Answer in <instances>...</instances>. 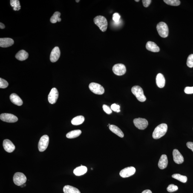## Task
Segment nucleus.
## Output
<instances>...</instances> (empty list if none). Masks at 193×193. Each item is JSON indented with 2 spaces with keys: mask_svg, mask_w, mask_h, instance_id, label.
<instances>
[{
  "mask_svg": "<svg viewBox=\"0 0 193 193\" xmlns=\"http://www.w3.org/2000/svg\"><path fill=\"white\" fill-rule=\"evenodd\" d=\"M167 124L162 123L158 125L154 129L152 134V137L154 139H158L164 136L167 130Z\"/></svg>",
  "mask_w": 193,
  "mask_h": 193,
  "instance_id": "1",
  "label": "nucleus"
},
{
  "mask_svg": "<svg viewBox=\"0 0 193 193\" xmlns=\"http://www.w3.org/2000/svg\"><path fill=\"white\" fill-rule=\"evenodd\" d=\"M94 22L103 32L106 31L108 27V21L106 18L102 16H98L94 18Z\"/></svg>",
  "mask_w": 193,
  "mask_h": 193,
  "instance_id": "2",
  "label": "nucleus"
},
{
  "mask_svg": "<svg viewBox=\"0 0 193 193\" xmlns=\"http://www.w3.org/2000/svg\"><path fill=\"white\" fill-rule=\"evenodd\" d=\"M131 91L139 101L144 102L146 101V97L141 87L138 85L134 86L132 88Z\"/></svg>",
  "mask_w": 193,
  "mask_h": 193,
  "instance_id": "3",
  "label": "nucleus"
},
{
  "mask_svg": "<svg viewBox=\"0 0 193 193\" xmlns=\"http://www.w3.org/2000/svg\"><path fill=\"white\" fill-rule=\"evenodd\" d=\"M157 31L159 35L162 38H166L168 36L169 30L167 25L166 23L160 22L157 24Z\"/></svg>",
  "mask_w": 193,
  "mask_h": 193,
  "instance_id": "4",
  "label": "nucleus"
},
{
  "mask_svg": "<svg viewBox=\"0 0 193 193\" xmlns=\"http://www.w3.org/2000/svg\"><path fill=\"white\" fill-rule=\"evenodd\" d=\"M13 180L15 185L17 186H21L26 183L27 179L26 177L23 173L17 172L14 175Z\"/></svg>",
  "mask_w": 193,
  "mask_h": 193,
  "instance_id": "5",
  "label": "nucleus"
},
{
  "mask_svg": "<svg viewBox=\"0 0 193 193\" xmlns=\"http://www.w3.org/2000/svg\"><path fill=\"white\" fill-rule=\"evenodd\" d=\"M89 87L90 90L94 94L101 95L105 92V89L100 84L92 82L90 84Z\"/></svg>",
  "mask_w": 193,
  "mask_h": 193,
  "instance_id": "6",
  "label": "nucleus"
},
{
  "mask_svg": "<svg viewBox=\"0 0 193 193\" xmlns=\"http://www.w3.org/2000/svg\"><path fill=\"white\" fill-rule=\"evenodd\" d=\"M49 137L47 135H44L41 137L38 145V148L40 152L45 151L48 146Z\"/></svg>",
  "mask_w": 193,
  "mask_h": 193,
  "instance_id": "7",
  "label": "nucleus"
},
{
  "mask_svg": "<svg viewBox=\"0 0 193 193\" xmlns=\"http://www.w3.org/2000/svg\"><path fill=\"white\" fill-rule=\"evenodd\" d=\"M133 122L135 126L139 130H145L148 125V121L145 119L137 118L134 119Z\"/></svg>",
  "mask_w": 193,
  "mask_h": 193,
  "instance_id": "8",
  "label": "nucleus"
},
{
  "mask_svg": "<svg viewBox=\"0 0 193 193\" xmlns=\"http://www.w3.org/2000/svg\"><path fill=\"white\" fill-rule=\"evenodd\" d=\"M113 72L117 76H121L125 74L126 69L123 64L119 63L115 64L112 68Z\"/></svg>",
  "mask_w": 193,
  "mask_h": 193,
  "instance_id": "9",
  "label": "nucleus"
},
{
  "mask_svg": "<svg viewBox=\"0 0 193 193\" xmlns=\"http://www.w3.org/2000/svg\"><path fill=\"white\" fill-rule=\"evenodd\" d=\"M0 119L3 121L8 123H14L18 120V118L16 116L10 113H2L0 116Z\"/></svg>",
  "mask_w": 193,
  "mask_h": 193,
  "instance_id": "10",
  "label": "nucleus"
},
{
  "mask_svg": "<svg viewBox=\"0 0 193 193\" xmlns=\"http://www.w3.org/2000/svg\"><path fill=\"white\" fill-rule=\"evenodd\" d=\"M136 169L134 167H129L122 170L120 171L119 174L122 177L126 178L134 175Z\"/></svg>",
  "mask_w": 193,
  "mask_h": 193,
  "instance_id": "11",
  "label": "nucleus"
},
{
  "mask_svg": "<svg viewBox=\"0 0 193 193\" xmlns=\"http://www.w3.org/2000/svg\"><path fill=\"white\" fill-rule=\"evenodd\" d=\"M59 93L56 88H53L51 90L48 96V101L50 103L54 104L57 102L59 97Z\"/></svg>",
  "mask_w": 193,
  "mask_h": 193,
  "instance_id": "12",
  "label": "nucleus"
},
{
  "mask_svg": "<svg viewBox=\"0 0 193 193\" xmlns=\"http://www.w3.org/2000/svg\"><path fill=\"white\" fill-rule=\"evenodd\" d=\"M61 52L59 47H54L52 50L50 55V60L52 62H57L60 56Z\"/></svg>",
  "mask_w": 193,
  "mask_h": 193,
  "instance_id": "13",
  "label": "nucleus"
},
{
  "mask_svg": "<svg viewBox=\"0 0 193 193\" xmlns=\"http://www.w3.org/2000/svg\"><path fill=\"white\" fill-rule=\"evenodd\" d=\"M3 146L6 152L11 153L15 149V146L13 143L8 139H6L3 142Z\"/></svg>",
  "mask_w": 193,
  "mask_h": 193,
  "instance_id": "14",
  "label": "nucleus"
},
{
  "mask_svg": "<svg viewBox=\"0 0 193 193\" xmlns=\"http://www.w3.org/2000/svg\"><path fill=\"white\" fill-rule=\"evenodd\" d=\"M173 156L174 161L176 163L180 164L184 162L183 156L177 149H174L173 151Z\"/></svg>",
  "mask_w": 193,
  "mask_h": 193,
  "instance_id": "15",
  "label": "nucleus"
},
{
  "mask_svg": "<svg viewBox=\"0 0 193 193\" xmlns=\"http://www.w3.org/2000/svg\"><path fill=\"white\" fill-rule=\"evenodd\" d=\"M14 43V41L12 38H0V46L3 48H7L11 46Z\"/></svg>",
  "mask_w": 193,
  "mask_h": 193,
  "instance_id": "16",
  "label": "nucleus"
},
{
  "mask_svg": "<svg viewBox=\"0 0 193 193\" xmlns=\"http://www.w3.org/2000/svg\"><path fill=\"white\" fill-rule=\"evenodd\" d=\"M168 161L167 157L166 154H163L160 157L159 161L158 166L161 169H164L167 166Z\"/></svg>",
  "mask_w": 193,
  "mask_h": 193,
  "instance_id": "17",
  "label": "nucleus"
},
{
  "mask_svg": "<svg viewBox=\"0 0 193 193\" xmlns=\"http://www.w3.org/2000/svg\"><path fill=\"white\" fill-rule=\"evenodd\" d=\"M146 48L149 51L154 52H158L160 50V49L158 46L155 43L151 42V41H148L147 42Z\"/></svg>",
  "mask_w": 193,
  "mask_h": 193,
  "instance_id": "18",
  "label": "nucleus"
},
{
  "mask_svg": "<svg viewBox=\"0 0 193 193\" xmlns=\"http://www.w3.org/2000/svg\"><path fill=\"white\" fill-rule=\"evenodd\" d=\"M10 99L11 101L14 105L21 106L23 105V101L21 98L16 93H12L10 95Z\"/></svg>",
  "mask_w": 193,
  "mask_h": 193,
  "instance_id": "19",
  "label": "nucleus"
},
{
  "mask_svg": "<svg viewBox=\"0 0 193 193\" xmlns=\"http://www.w3.org/2000/svg\"><path fill=\"white\" fill-rule=\"evenodd\" d=\"M156 82L157 86L160 88L164 87L165 84V79L163 75L161 73L158 74L156 77Z\"/></svg>",
  "mask_w": 193,
  "mask_h": 193,
  "instance_id": "20",
  "label": "nucleus"
},
{
  "mask_svg": "<svg viewBox=\"0 0 193 193\" xmlns=\"http://www.w3.org/2000/svg\"><path fill=\"white\" fill-rule=\"evenodd\" d=\"M28 54L24 50H21L18 52L15 57L18 60L23 61L27 59L28 57Z\"/></svg>",
  "mask_w": 193,
  "mask_h": 193,
  "instance_id": "21",
  "label": "nucleus"
},
{
  "mask_svg": "<svg viewBox=\"0 0 193 193\" xmlns=\"http://www.w3.org/2000/svg\"><path fill=\"white\" fill-rule=\"evenodd\" d=\"M87 171L86 167L82 166L77 167L73 171V173L77 176H80L83 175L85 174Z\"/></svg>",
  "mask_w": 193,
  "mask_h": 193,
  "instance_id": "22",
  "label": "nucleus"
},
{
  "mask_svg": "<svg viewBox=\"0 0 193 193\" xmlns=\"http://www.w3.org/2000/svg\"><path fill=\"white\" fill-rule=\"evenodd\" d=\"M109 129L112 132L117 135L119 137H123L124 135L123 132L117 126L114 125H111L109 126Z\"/></svg>",
  "mask_w": 193,
  "mask_h": 193,
  "instance_id": "23",
  "label": "nucleus"
},
{
  "mask_svg": "<svg viewBox=\"0 0 193 193\" xmlns=\"http://www.w3.org/2000/svg\"><path fill=\"white\" fill-rule=\"evenodd\" d=\"M63 191L64 193H81L77 188L70 185L64 186Z\"/></svg>",
  "mask_w": 193,
  "mask_h": 193,
  "instance_id": "24",
  "label": "nucleus"
},
{
  "mask_svg": "<svg viewBox=\"0 0 193 193\" xmlns=\"http://www.w3.org/2000/svg\"><path fill=\"white\" fill-rule=\"evenodd\" d=\"M82 131L80 130H75L67 133L66 137L68 139H74L80 135Z\"/></svg>",
  "mask_w": 193,
  "mask_h": 193,
  "instance_id": "25",
  "label": "nucleus"
},
{
  "mask_svg": "<svg viewBox=\"0 0 193 193\" xmlns=\"http://www.w3.org/2000/svg\"><path fill=\"white\" fill-rule=\"evenodd\" d=\"M85 121V118L82 116H77L72 119L71 123L74 125H79L82 124Z\"/></svg>",
  "mask_w": 193,
  "mask_h": 193,
  "instance_id": "26",
  "label": "nucleus"
},
{
  "mask_svg": "<svg viewBox=\"0 0 193 193\" xmlns=\"http://www.w3.org/2000/svg\"><path fill=\"white\" fill-rule=\"evenodd\" d=\"M61 15V13L59 12H55L53 15V16L50 18V22L52 23H55L57 21L60 22L61 21V19L60 18Z\"/></svg>",
  "mask_w": 193,
  "mask_h": 193,
  "instance_id": "27",
  "label": "nucleus"
},
{
  "mask_svg": "<svg viewBox=\"0 0 193 193\" xmlns=\"http://www.w3.org/2000/svg\"><path fill=\"white\" fill-rule=\"evenodd\" d=\"M173 178L176 179L182 183H186L187 181V178L186 176L182 175L180 174H174L172 175Z\"/></svg>",
  "mask_w": 193,
  "mask_h": 193,
  "instance_id": "28",
  "label": "nucleus"
},
{
  "mask_svg": "<svg viewBox=\"0 0 193 193\" xmlns=\"http://www.w3.org/2000/svg\"><path fill=\"white\" fill-rule=\"evenodd\" d=\"M10 5L13 7L14 10H19L21 8V6L19 1L18 0H11Z\"/></svg>",
  "mask_w": 193,
  "mask_h": 193,
  "instance_id": "29",
  "label": "nucleus"
},
{
  "mask_svg": "<svg viewBox=\"0 0 193 193\" xmlns=\"http://www.w3.org/2000/svg\"><path fill=\"white\" fill-rule=\"evenodd\" d=\"M163 1L168 5L172 6H178L181 3L179 0H164Z\"/></svg>",
  "mask_w": 193,
  "mask_h": 193,
  "instance_id": "30",
  "label": "nucleus"
},
{
  "mask_svg": "<svg viewBox=\"0 0 193 193\" xmlns=\"http://www.w3.org/2000/svg\"><path fill=\"white\" fill-rule=\"evenodd\" d=\"M187 65L190 68L193 67V54H191L188 56L187 61Z\"/></svg>",
  "mask_w": 193,
  "mask_h": 193,
  "instance_id": "31",
  "label": "nucleus"
},
{
  "mask_svg": "<svg viewBox=\"0 0 193 193\" xmlns=\"http://www.w3.org/2000/svg\"><path fill=\"white\" fill-rule=\"evenodd\" d=\"M178 189V187L176 185L174 184H171L168 185L167 188V191L168 192H172L176 191Z\"/></svg>",
  "mask_w": 193,
  "mask_h": 193,
  "instance_id": "32",
  "label": "nucleus"
},
{
  "mask_svg": "<svg viewBox=\"0 0 193 193\" xmlns=\"http://www.w3.org/2000/svg\"><path fill=\"white\" fill-rule=\"evenodd\" d=\"M8 83L5 79L0 78V88H5L8 86Z\"/></svg>",
  "mask_w": 193,
  "mask_h": 193,
  "instance_id": "33",
  "label": "nucleus"
},
{
  "mask_svg": "<svg viewBox=\"0 0 193 193\" xmlns=\"http://www.w3.org/2000/svg\"><path fill=\"white\" fill-rule=\"evenodd\" d=\"M120 107L119 105L114 103L111 105V108L113 111L118 113L120 112Z\"/></svg>",
  "mask_w": 193,
  "mask_h": 193,
  "instance_id": "34",
  "label": "nucleus"
},
{
  "mask_svg": "<svg viewBox=\"0 0 193 193\" xmlns=\"http://www.w3.org/2000/svg\"><path fill=\"white\" fill-rule=\"evenodd\" d=\"M103 108L104 111L107 114H111L112 113V111L111 108L106 105H103Z\"/></svg>",
  "mask_w": 193,
  "mask_h": 193,
  "instance_id": "35",
  "label": "nucleus"
},
{
  "mask_svg": "<svg viewBox=\"0 0 193 193\" xmlns=\"http://www.w3.org/2000/svg\"><path fill=\"white\" fill-rule=\"evenodd\" d=\"M121 17L120 15L117 13H115L113 15V21L116 23L119 22Z\"/></svg>",
  "mask_w": 193,
  "mask_h": 193,
  "instance_id": "36",
  "label": "nucleus"
},
{
  "mask_svg": "<svg viewBox=\"0 0 193 193\" xmlns=\"http://www.w3.org/2000/svg\"><path fill=\"white\" fill-rule=\"evenodd\" d=\"M184 92L186 94H193V87H185L184 90Z\"/></svg>",
  "mask_w": 193,
  "mask_h": 193,
  "instance_id": "37",
  "label": "nucleus"
},
{
  "mask_svg": "<svg viewBox=\"0 0 193 193\" xmlns=\"http://www.w3.org/2000/svg\"><path fill=\"white\" fill-rule=\"evenodd\" d=\"M151 0H143V1H142L143 5L145 7H148L151 3Z\"/></svg>",
  "mask_w": 193,
  "mask_h": 193,
  "instance_id": "38",
  "label": "nucleus"
},
{
  "mask_svg": "<svg viewBox=\"0 0 193 193\" xmlns=\"http://www.w3.org/2000/svg\"><path fill=\"white\" fill-rule=\"evenodd\" d=\"M187 146L193 152V142H189L186 144Z\"/></svg>",
  "mask_w": 193,
  "mask_h": 193,
  "instance_id": "39",
  "label": "nucleus"
},
{
  "mask_svg": "<svg viewBox=\"0 0 193 193\" xmlns=\"http://www.w3.org/2000/svg\"><path fill=\"white\" fill-rule=\"evenodd\" d=\"M142 193H152V192L150 190H146L143 191Z\"/></svg>",
  "mask_w": 193,
  "mask_h": 193,
  "instance_id": "40",
  "label": "nucleus"
},
{
  "mask_svg": "<svg viewBox=\"0 0 193 193\" xmlns=\"http://www.w3.org/2000/svg\"><path fill=\"white\" fill-rule=\"evenodd\" d=\"M5 26L3 23L1 22L0 23V28L1 29H3L5 28Z\"/></svg>",
  "mask_w": 193,
  "mask_h": 193,
  "instance_id": "41",
  "label": "nucleus"
},
{
  "mask_svg": "<svg viewBox=\"0 0 193 193\" xmlns=\"http://www.w3.org/2000/svg\"><path fill=\"white\" fill-rule=\"evenodd\" d=\"M26 186V184L25 183L21 185L20 186L21 187H24Z\"/></svg>",
  "mask_w": 193,
  "mask_h": 193,
  "instance_id": "42",
  "label": "nucleus"
},
{
  "mask_svg": "<svg viewBox=\"0 0 193 193\" xmlns=\"http://www.w3.org/2000/svg\"><path fill=\"white\" fill-rule=\"evenodd\" d=\"M79 1H80L79 0H76V2L77 3H79Z\"/></svg>",
  "mask_w": 193,
  "mask_h": 193,
  "instance_id": "43",
  "label": "nucleus"
},
{
  "mask_svg": "<svg viewBox=\"0 0 193 193\" xmlns=\"http://www.w3.org/2000/svg\"><path fill=\"white\" fill-rule=\"evenodd\" d=\"M135 1H136V2H139V0H135Z\"/></svg>",
  "mask_w": 193,
  "mask_h": 193,
  "instance_id": "44",
  "label": "nucleus"
},
{
  "mask_svg": "<svg viewBox=\"0 0 193 193\" xmlns=\"http://www.w3.org/2000/svg\"><path fill=\"white\" fill-rule=\"evenodd\" d=\"M91 170H93L92 168H91Z\"/></svg>",
  "mask_w": 193,
  "mask_h": 193,
  "instance_id": "45",
  "label": "nucleus"
}]
</instances>
